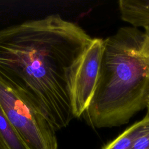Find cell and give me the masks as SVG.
I'll return each instance as SVG.
<instances>
[{
  "mask_svg": "<svg viewBox=\"0 0 149 149\" xmlns=\"http://www.w3.org/2000/svg\"><path fill=\"white\" fill-rule=\"evenodd\" d=\"M93 38L58 14L0 30V78L55 131L74 118L72 84Z\"/></svg>",
  "mask_w": 149,
  "mask_h": 149,
  "instance_id": "cell-1",
  "label": "cell"
},
{
  "mask_svg": "<svg viewBox=\"0 0 149 149\" xmlns=\"http://www.w3.org/2000/svg\"><path fill=\"white\" fill-rule=\"evenodd\" d=\"M144 32L123 27L104 40L96 88L81 116L91 126L104 128L127 123L146 107L149 67L141 53Z\"/></svg>",
  "mask_w": 149,
  "mask_h": 149,
  "instance_id": "cell-2",
  "label": "cell"
},
{
  "mask_svg": "<svg viewBox=\"0 0 149 149\" xmlns=\"http://www.w3.org/2000/svg\"><path fill=\"white\" fill-rule=\"evenodd\" d=\"M0 106L28 149H58L51 125L1 78Z\"/></svg>",
  "mask_w": 149,
  "mask_h": 149,
  "instance_id": "cell-3",
  "label": "cell"
},
{
  "mask_svg": "<svg viewBox=\"0 0 149 149\" xmlns=\"http://www.w3.org/2000/svg\"><path fill=\"white\" fill-rule=\"evenodd\" d=\"M104 47V40L93 38L75 70L72 84L74 118L83 115L92 100L98 81Z\"/></svg>",
  "mask_w": 149,
  "mask_h": 149,
  "instance_id": "cell-4",
  "label": "cell"
},
{
  "mask_svg": "<svg viewBox=\"0 0 149 149\" xmlns=\"http://www.w3.org/2000/svg\"><path fill=\"white\" fill-rule=\"evenodd\" d=\"M149 130V113L140 121L126 129L102 149H132L134 143Z\"/></svg>",
  "mask_w": 149,
  "mask_h": 149,
  "instance_id": "cell-5",
  "label": "cell"
},
{
  "mask_svg": "<svg viewBox=\"0 0 149 149\" xmlns=\"http://www.w3.org/2000/svg\"><path fill=\"white\" fill-rule=\"evenodd\" d=\"M0 137L8 149H28L0 106Z\"/></svg>",
  "mask_w": 149,
  "mask_h": 149,
  "instance_id": "cell-6",
  "label": "cell"
},
{
  "mask_svg": "<svg viewBox=\"0 0 149 149\" xmlns=\"http://www.w3.org/2000/svg\"><path fill=\"white\" fill-rule=\"evenodd\" d=\"M132 149H149V130L137 139Z\"/></svg>",
  "mask_w": 149,
  "mask_h": 149,
  "instance_id": "cell-7",
  "label": "cell"
},
{
  "mask_svg": "<svg viewBox=\"0 0 149 149\" xmlns=\"http://www.w3.org/2000/svg\"><path fill=\"white\" fill-rule=\"evenodd\" d=\"M141 53L149 67V38L146 37L144 34V39L141 47Z\"/></svg>",
  "mask_w": 149,
  "mask_h": 149,
  "instance_id": "cell-8",
  "label": "cell"
},
{
  "mask_svg": "<svg viewBox=\"0 0 149 149\" xmlns=\"http://www.w3.org/2000/svg\"><path fill=\"white\" fill-rule=\"evenodd\" d=\"M0 149H8L1 137H0Z\"/></svg>",
  "mask_w": 149,
  "mask_h": 149,
  "instance_id": "cell-9",
  "label": "cell"
},
{
  "mask_svg": "<svg viewBox=\"0 0 149 149\" xmlns=\"http://www.w3.org/2000/svg\"><path fill=\"white\" fill-rule=\"evenodd\" d=\"M144 36L149 38V27L144 29Z\"/></svg>",
  "mask_w": 149,
  "mask_h": 149,
  "instance_id": "cell-10",
  "label": "cell"
},
{
  "mask_svg": "<svg viewBox=\"0 0 149 149\" xmlns=\"http://www.w3.org/2000/svg\"><path fill=\"white\" fill-rule=\"evenodd\" d=\"M146 108H147V112L149 113V93L148 95V97H147V105H146Z\"/></svg>",
  "mask_w": 149,
  "mask_h": 149,
  "instance_id": "cell-11",
  "label": "cell"
}]
</instances>
